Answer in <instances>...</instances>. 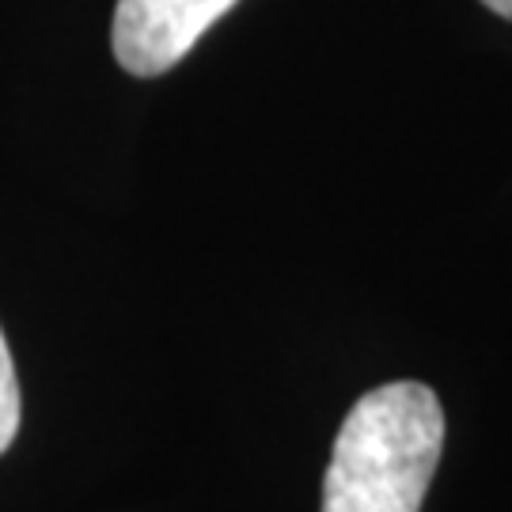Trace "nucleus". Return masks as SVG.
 I'll return each mask as SVG.
<instances>
[{"label":"nucleus","instance_id":"f257e3e1","mask_svg":"<svg viewBox=\"0 0 512 512\" xmlns=\"http://www.w3.org/2000/svg\"><path fill=\"white\" fill-rule=\"evenodd\" d=\"M444 448V410L418 380L372 387L349 406L323 478V512H421Z\"/></svg>","mask_w":512,"mask_h":512},{"label":"nucleus","instance_id":"f03ea898","mask_svg":"<svg viewBox=\"0 0 512 512\" xmlns=\"http://www.w3.org/2000/svg\"><path fill=\"white\" fill-rule=\"evenodd\" d=\"M236 4L239 0H118L110 35L114 57L133 76L167 73Z\"/></svg>","mask_w":512,"mask_h":512},{"label":"nucleus","instance_id":"20e7f679","mask_svg":"<svg viewBox=\"0 0 512 512\" xmlns=\"http://www.w3.org/2000/svg\"><path fill=\"white\" fill-rule=\"evenodd\" d=\"M486 8H494L497 16H509L512 19V0H482Z\"/></svg>","mask_w":512,"mask_h":512},{"label":"nucleus","instance_id":"7ed1b4c3","mask_svg":"<svg viewBox=\"0 0 512 512\" xmlns=\"http://www.w3.org/2000/svg\"><path fill=\"white\" fill-rule=\"evenodd\" d=\"M19 380H16V365H12V353H8V342H4V330H0V456L8 452V444L16 440L19 433Z\"/></svg>","mask_w":512,"mask_h":512}]
</instances>
